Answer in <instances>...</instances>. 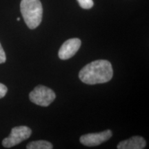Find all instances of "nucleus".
<instances>
[{
  "mask_svg": "<svg viewBox=\"0 0 149 149\" xmlns=\"http://www.w3.org/2000/svg\"><path fill=\"white\" fill-rule=\"evenodd\" d=\"M8 91V88L4 84L0 83V99L3 98L6 95Z\"/></svg>",
  "mask_w": 149,
  "mask_h": 149,
  "instance_id": "obj_11",
  "label": "nucleus"
},
{
  "mask_svg": "<svg viewBox=\"0 0 149 149\" xmlns=\"http://www.w3.org/2000/svg\"><path fill=\"white\" fill-rule=\"evenodd\" d=\"M53 144L46 140H38L31 141L27 144V149H52Z\"/></svg>",
  "mask_w": 149,
  "mask_h": 149,
  "instance_id": "obj_8",
  "label": "nucleus"
},
{
  "mask_svg": "<svg viewBox=\"0 0 149 149\" xmlns=\"http://www.w3.org/2000/svg\"><path fill=\"white\" fill-rule=\"evenodd\" d=\"M32 130L26 126H16L12 128L10 134L6 138L3 139L2 145L5 148H9L16 146L31 137Z\"/></svg>",
  "mask_w": 149,
  "mask_h": 149,
  "instance_id": "obj_4",
  "label": "nucleus"
},
{
  "mask_svg": "<svg viewBox=\"0 0 149 149\" xmlns=\"http://www.w3.org/2000/svg\"><path fill=\"white\" fill-rule=\"evenodd\" d=\"M80 7L84 9H90L93 6V0H77Z\"/></svg>",
  "mask_w": 149,
  "mask_h": 149,
  "instance_id": "obj_9",
  "label": "nucleus"
},
{
  "mask_svg": "<svg viewBox=\"0 0 149 149\" xmlns=\"http://www.w3.org/2000/svg\"><path fill=\"white\" fill-rule=\"evenodd\" d=\"M20 10L24 22L30 29L39 26L43 14L42 5L40 0H22Z\"/></svg>",
  "mask_w": 149,
  "mask_h": 149,
  "instance_id": "obj_2",
  "label": "nucleus"
},
{
  "mask_svg": "<svg viewBox=\"0 0 149 149\" xmlns=\"http://www.w3.org/2000/svg\"><path fill=\"white\" fill-rule=\"evenodd\" d=\"M55 97V93L52 89L42 85L37 86L29 94V99L33 103L44 107L49 106Z\"/></svg>",
  "mask_w": 149,
  "mask_h": 149,
  "instance_id": "obj_3",
  "label": "nucleus"
},
{
  "mask_svg": "<svg viewBox=\"0 0 149 149\" xmlns=\"http://www.w3.org/2000/svg\"><path fill=\"white\" fill-rule=\"evenodd\" d=\"M146 140L140 136H133L130 139L120 141L117 145L118 149H143L146 147Z\"/></svg>",
  "mask_w": 149,
  "mask_h": 149,
  "instance_id": "obj_7",
  "label": "nucleus"
},
{
  "mask_svg": "<svg viewBox=\"0 0 149 149\" xmlns=\"http://www.w3.org/2000/svg\"><path fill=\"white\" fill-rule=\"evenodd\" d=\"M113 75V69L109 61L99 59L89 63L79 71V77L86 84L94 85L109 81Z\"/></svg>",
  "mask_w": 149,
  "mask_h": 149,
  "instance_id": "obj_1",
  "label": "nucleus"
},
{
  "mask_svg": "<svg viewBox=\"0 0 149 149\" xmlns=\"http://www.w3.org/2000/svg\"><path fill=\"white\" fill-rule=\"evenodd\" d=\"M17 21H20V18L17 17Z\"/></svg>",
  "mask_w": 149,
  "mask_h": 149,
  "instance_id": "obj_12",
  "label": "nucleus"
},
{
  "mask_svg": "<svg viewBox=\"0 0 149 149\" xmlns=\"http://www.w3.org/2000/svg\"><path fill=\"white\" fill-rule=\"evenodd\" d=\"M81 44V40L78 38H72L66 40L59 48V57L62 60L71 58L79 49Z\"/></svg>",
  "mask_w": 149,
  "mask_h": 149,
  "instance_id": "obj_6",
  "label": "nucleus"
},
{
  "mask_svg": "<svg viewBox=\"0 0 149 149\" xmlns=\"http://www.w3.org/2000/svg\"><path fill=\"white\" fill-rule=\"evenodd\" d=\"M112 131L107 130L98 133H88L80 137V142L86 146H96L109 140L112 137Z\"/></svg>",
  "mask_w": 149,
  "mask_h": 149,
  "instance_id": "obj_5",
  "label": "nucleus"
},
{
  "mask_svg": "<svg viewBox=\"0 0 149 149\" xmlns=\"http://www.w3.org/2000/svg\"><path fill=\"white\" fill-rule=\"evenodd\" d=\"M6 60V56L5 52L3 51L2 46L0 43V64H3Z\"/></svg>",
  "mask_w": 149,
  "mask_h": 149,
  "instance_id": "obj_10",
  "label": "nucleus"
}]
</instances>
